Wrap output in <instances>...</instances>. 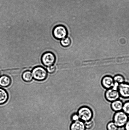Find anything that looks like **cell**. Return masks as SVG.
<instances>
[{
  "label": "cell",
  "instance_id": "obj_16",
  "mask_svg": "<svg viewBox=\"0 0 129 130\" xmlns=\"http://www.w3.org/2000/svg\"><path fill=\"white\" fill-rule=\"evenodd\" d=\"M107 130H118L119 128L112 121L109 122L107 125Z\"/></svg>",
  "mask_w": 129,
  "mask_h": 130
},
{
  "label": "cell",
  "instance_id": "obj_17",
  "mask_svg": "<svg viewBox=\"0 0 129 130\" xmlns=\"http://www.w3.org/2000/svg\"><path fill=\"white\" fill-rule=\"evenodd\" d=\"M122 111L127 115H129V101L123 103Z\"/></svg>",
  "mask_w": 129,
  "mask_h": 130
},
{
  "label": "cell",
  "instance_id": "obj_4",
  "mask_svg": "<svg viewBox=\"0 0 129 130\" xmlns=\"http://www.w3.org/2000/svg\"><path fill=\"white\" fill-rule=\"evenodd\" d=\"M53 35L55 39L61 40L67 37L68 35L67 30L64 25H56L53 29Z\"/></svg>",
  "mask_w": 129,
  "mask_h": 130
},
{
  "label": "cell",
  "instance_id": "obj_7",
  "mask_svg": "<svg viewBox=\"0 0 129 130\" xmlns=\"http://www.w3.org/2000/svg\"><path fill=\"white\" fill-rule=\"evenodd\" d=\"M117 90L120 96L123 99L129 98V84L124 82L120 84Z\"/></svg>",
  "mask_w": 129,
  "mask_h": 130
},
{
  "label": "cell",
  "instance_id": "obj_18",
  "mask_svg": "<svg viewBox=\"0 0 129 130\" xmlns=\"http://www.w3.org/2000/svg\"><path fill=\"white\" fill-rule=\"evenodd\" d=\"M86 129H91L94 126V122L91 120L88 121L84 122Z\"/></svg>",
  "mask_w": 129,
  "mask_h": 130
},
{
  "label": "cell",
  "instance_id": "obj_12",
  "mask_svg": "<svg viewBox=\"0 0 129 130\" xmlns=\"http://www.w3.org/2000/svg\"><path fill=\"white\" fill-rule=\"evenodd\" d=\"M9 95L5 89L0 88V105L4 104L8 100Z\"/></svg>",
  "mask_w": 129,
  "mask_h": 130
},
{
  "label": "cell",
  "instance_id": "obj_9",
  "mask_svg": "<svg viewBox=\"0 0 129 130\" xmlns=\"http://www.w3.org/2000/svg\"><path fill=\"white\" fill-rule=\"evenodd\" d=\"M84 122L80 120L72 122L70 126V130H86Z\"/></svg>",
  "mask_w": 129,
  "mask_h": 130
},
{
  "label": "cell",
  "instance_id": "obj_14",
  "mask_svg": "<svg viewBox=\"0 0 129 130\" xmlns=\"http://www.w3.org/2000/svg\"><path fill=\"white\" fill-rule=\"evenodd\" d=\"M114 83L120 84L125 82L124 77L122 75L117 74L115 75L113 77Z\"/></svg>",
  "mask_w": 129,
  "mask_h": 130
},
{
  "label": "cell",
  "instance_id": "obj_15",
  "mask_svg": "<svg viewBox=\"0 0 129 130\" xmlns=\"http://www.w3.org/2000/svg\"><path fill=\"white\" fill-rule=\"evenodd\" d=\"M61 44L63 47H67L69 46L71 44V40L68 37L64 38L61 40Z\"/></svg>",
  "mask_w": 129,
  "mask_h": 130
},
{
  "label": "cell",
  "instance_id": "obj_13",
  "mask_svg": "<svg viewBox=\"0 0 129 130\" xmlns=\"http://www.w3.org/2000/svg\"><path fill=\"white\" fill-rule=\"evenodd\" d=\"M23 80L26 82H30L33 78L32 73L30 71H26L23 73L22 75Z\"/></svg>",
  "mask_w": 129,
  "mask_h": 130
},
{
  "label": "cell",
  "instance_id": "obj_8",
  "mask_svg": "<svg viewBox=\"0 0 129 130\" xmlns=\"http://www.w3.org/2000/svg\"><path fill=\"white\" fill-rule=\"evenodd\" d=\"M101 83L103 87L107 90L112 88L114 84L113 77L110 75H106L102 78Z\"/></svg>",
  "mask_w": 129,
  "mask_h": 130
},
{
  "label": "cell",
  "instance_id": "obj_11",
  "mask_svg": "<svg viewBox=\"0 0 129 130\" xmlns=\"http://www.w3.org/2000/svg\"><path fill=\"white\" fill-rule=\"evenodd\" d=\"M11 80L7 75H3L0 76V86L3 87H7L11 85Z\"/></svg>",
  "mask_w": 129,
  "mask_h": 130
},
{
  "label": "cell",
  "instance_id": "obj_6",
  "mask_svg": "<svg viewBox=\"0 0 129 130\" xmlns=\"http://www.w3.org/2000/svg\"><path fill=\"white\" fill-rule=\"evenodd\" d=\"M105 96L106 100L111 103L119 99L120 97L118 90L113 88L107 90L105 93Z\"/></svg>",
  "mask_w": 129,
  "mask_h": 130
},
{
  "label": "cell",
  "instance_id": "obj_19",
  "mask_svg": "<svg viewBox=\"0 0 129 130\" xmlns=\"http://www.w3.org/2000/svg\"><path fill=\"white\" fill-rule=\"evenodd\" d=\"M71 120L72 122L77 121L80 120V118L77 113H73L71 116Z\"/></svg>",
  "mask_w": 129,
  "mask_h": 130
},
{
  "label": "cell",
  "instance_id": "obj_3",
  "mask_svg": "<svg viewBox=\"0 0 129 130\" xmlns=\"http://www.w3.org/2000/svg\"><path fill=\"white\" fill-rule=\"evenodd\" d=\"M33 77L36 81H44L47 76V71L43 67L38 66L34 68L32 71Z\"/></svg>",
  "mask_w": 129,
  "mask_h": 130
},
{
  "label": "cell",
  "instance_id": "obj_10",
  "mask_svg": "<svg viewBox=\"0 0 129 130\" xmlns=\"http://www.w3.org/2000/svg\"><path fill=\"white\" fill-rule=\"evenodd\" d=\"M123 103L122 101L118 100L111 103V107L112 110L115 112L122 111Z\"/></svg>",
  "mask_w": 129,
  "mask_h": 130
},
{
  "label": "cell",
  "instance_id": "obj_2",
  "mask_svg": "<svg viewBox=\"0 0 129 130\" xmlns=\"http://www.w3.org/2000/svg\"><path fill=\"white\" fill-rule=\"evenodd\" d=\"M128 119V116L122 111L115 112L114 115L113 121L119 128L124 127Z\"/></svg>",
  "mask_w": 129,
  "mask_h": 130
},
{
  "label": "cell",
  "instance_id": "obj_20",
  "mask_svg": "<svg viewBox=\"0 0 129 130\" xmlns=\"http://www.w3.org/2000/svg\"><path fill=\"white\" fill-rule=\"evenodd\" d=\"M56 70V67L54 65L48 67L46 69L47 71L50 74L54 73L55 72Z\"/></svg>",
  "mask_w": 129,
  "mask_h": 130
},
{
  "label": "cell",
  "instance_id": "obj_5",
  "mask_svg": "<svg viewBox=\"0 0 129 130\" xmlns=\"http://www.w3.org/2000/svg\"><path fill=\"white\" fill-rule=\"evenodd\" d=\"M56 60L55 55L51 52H46L44 53L41 57V61L43 65L49 67L54 65Z\"/></svg>",
  "mask_w": 129,
  "mask_h": 130
},
{
  "label": "cell",
  "instance_id": "obj_1",
  "mask_svg": "<svg viewBox=\"0 0 129 130\" xmlns=\"http://www.w3.org/2000/svg\"><path fill=\"white\" fill-rule=\"evenodd\" d=\"M80 119L83 122L91 120L93 117V110L89 107L86 106L81 107L77 112Z\"/></svg>",
  "mask_w": 129,
  "mask_h": 130
},
{
  "label": "cell",
  "instance_id": "obj_22",
  "mask_svg": "<svg viewBox=\"0 0 129 130\" xmlns=\"http://www.w3.org/2000/svg\"><path fill=\"white\" fill-rule=\"evenodd\" d=\"M0 76H1V74H0Z\"/></svg>",
  "mask_w": 129,
  "mask_h": 130
},
{
  "label": "cell",
  "instance_id": "obj_21",
  "mask_svg": "<svg viewBox=\"0 0 129 130\" xmlns=\"http://www.w3.org/2000/svg\"><path fill=\"white\" fill-rule=\"evenodd\" d=\"M125 130H129V119L124 126Z\"/></svg>",
  "mask_w": 129,
  "mask_h": 130
}]
</instances>
